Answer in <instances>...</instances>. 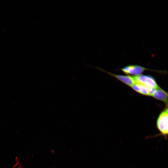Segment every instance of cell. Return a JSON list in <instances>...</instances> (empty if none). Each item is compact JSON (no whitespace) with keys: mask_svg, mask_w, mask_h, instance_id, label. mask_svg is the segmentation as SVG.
<instances>
[{"mask_svg":"<svg viewBox=\"0 0 168 168\" xmlns=\"http://www.w3.org/2000/svg\"><path fill=\"white\" fill-rule=\"evenodd\" d=\"M133 77L136 83L142 84L147 87L156 89L159 87L155 79L150 76L140 75Z\"/></svg>","mask_w":168,"mask_h":168,"instance_id":"cell-2","label":"cell"},{"mask_svg":"<svg viewBox=\"0 0 168 168\" xmlns=\"http://www.w3.org/2000/svg\"><path fill=\"white\" fill-rule=\"evenodd\" d=\"M147 69L141 66L131 65L125 66L122 69V70L125 73L128 75H139Z\"/></svg>","mask_w":168,"mask_h":168,"instance_id":"cell-3","label":"cell"},{"mask_svg":"<svg viewBox=\"0 0 168 168\" xmlns=\"http://www.w3.org/2000/svg\"><path fill=\"white\" fill-rule=\"evenodd\" d=\"M96 68L99 70L106 72L108 74H109L111 76L115 77L122 82L129 86H131L133 84L136 83L133 76L131 77L128 76L116 75L111 73L110 72H107L99 67H97Z\"/></svg>","mask_w":168,"mask_h":168,"instance_id":"cell-4","label":"cell"},{"mask_svg":"<svg viewBox=\"0 0 168 168\" xmlns=\"http://www.w3.org/2000/svg\"><path fill=\"white\" fill-rule=\"evenodd\" d=\"M167 108L159 115L156 121V127L160 134L166 139L168 134V111Z\"/></svg>","mask_w":168,"mask_h":168,"instance_id":"cell-1","label":"cell"},{"mask_svg":"<svg viewBox=\"0 0 168 168\" xmlns=\"http://www.w3.org/2000/svg\"><path fill=\"white\" fill-rule=\"evenodd\" d=\"M138 86L139 93L142 95L150 96L147 87L144 85L138 83H136Z\"/></svg>","mask_w":168,"mask_h":168,"instance_id":"cell-6","label":"cell"},{"mask_svg":"<svg viewBox=\"0 0 168 168\" xmlns=\"http://www.w3.org/2000/svg\"><path fill=\"white\" fill-rule=\"evenodd\" d=\"M151 96L163 101L167 105L168 93L159 87L154 90L151 94Z\"/></svg>","mask_w":168,"mask_h":168,"instance_id":"cell-5","label":"cell"}]
</instances>
